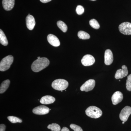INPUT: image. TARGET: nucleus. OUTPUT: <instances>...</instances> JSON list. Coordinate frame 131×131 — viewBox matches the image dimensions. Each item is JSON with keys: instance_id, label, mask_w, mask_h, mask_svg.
<instances>
[{"instance_id": "22", "label": "nucleus", "mask_w": 131, "mask_h": 131, "mask_svg": "<svg viewBox=\"0 0 131 131\" xmlns=\"http://www.w3.org/2000/svg\"><path fill=\"white\" fill-rule=\"evenodd\" d=\"M89 24L91 27L94 29H98L100 28V24L95 19H92L90 20L89 21Z\"/></svg>"}, {"instance_id": "4", "label": "nucleus", "mask_w": 131, "mask_h": 131, "mask_svg": "<svg viewBox=\"0 0 131 131\" xmlns=\"http://www.w3.org/2000/svg\"><path fill=\"white\" fill-rule=\"evenodd\" d=\"M14 61L13 57L12 55H9L4 58L0 63V71H5L10 68Z\"/></svg>"}, {"instance_id": "9", "label": "nucleus", "mask_w": 131, "mask_h": 131, "mask_svg": "<svg viewBox=\"0 0 131 131\" xmlns=\"http://www.w3.org/2000/svg\"><path fill=\"white\" fill-rule=\"evenodd\" d=\"M95 62V59L93 56L89 54L85 55L81 60L82 64L85 66L93 65Z\"/></svg>"}, {"instance_id": "19", "label": "nucleus", "mask_w": 131, "mask_h": 131, "mask_svg": "<svg viewBox=\"0 0 131 131\" xmlns=\"http://www.w3.org/2000/svg\"><path fill=\"white\" fill-rule=\"evenodd\" d=\"M79 38L82 39H88L90 38V35L88 33L83 31H80L78 33Z\"/></svg>"}, {"instance_id": "17", "label": "nucleus", "mask_w": 131, "mask_h": 131, "mask_svg": "<svg viewBox=\"0 0 131 131\" xmlns=\"http://www.w3.org/2000/svg\"><path fill=\"white\" fill-rule=\"evenodd\" d=\"M10 83V81L8 80H5L2 82L0 87V93L3 94L5 93L9 87Z\"/></svg>"}, {"instance_id": "26", "label": "nucleus", "mask_w": 131, "mask_h": 131, "mask_svg": "<svg viewBox=\"0 0 131 131\" xmlns=\"http://www.w3.org/2000/svg\"><path fill=\"white\" fill-rule=\"evenodd\" d=\"M70 127L74 131H83L81 127L79 126L74 124H71Z\"/></svg>"}, {"instance_id": "23", "label": "nucleus", "mask_w": 131, "mask_h": 131, "mask_svg": "<svg viewBox=\"0 0 131 131\" xmlns=\"http://www.w3.org/2000/svg\"><path fill=\"white\" fill-rule=\"evenodd\" d=\"M7 119L10 122L13 124L16 123H21L22 122V120L14 116H8L7 117Z\"/></svg>"}, {"instance_id": "20", "label": "nucleus", "mask_w": 131, "mask_h": 131, "mask_svg": "<svg viewBox=\"0 0 131 131\" xmlns=\"http://www.w3.org/2000/svg\"><path fill=\"white\" fill-rule=\"evenodd\" d=\"M57 25L59 28L63 32H66L68 30V26L64 22L61 20H59L57 22Z\"/></svg>"}, {"instance_id": "32", "label": "nucleus", "mask_w": 131, "mask_h": 131, "mask_svg": "<svg viewBox=\"0 0 131 131\" xmlns=\"http://www.w3.org/2000/svg\"><path fill=\"white\" fill-rule=\"evenodd\" d=\"M90 1H96V0H90Z\"/></svg>"}, {"instance_id": "12", "label": "nucleus", "mask_w": 131, "mask_h": 131, "mask_svg": "<svg viewBox=\"0 0 131 131\" xmlns=\"http://www.w3.org/2000/svg\"><path fill=\"white\" fill-rule=\"evenodd\" d=\"M105 63L106 65H110L113 61V56L112 51L110 49H107L105 53Z\"/></svg>"}, {"instance_id": "27", "label": "nucleus", "mask_w": 131, "mask_h": 131, "mask_svg": "<svg viewBox=\"0 0 131 131\" xmlns=\"http://www.w3.org/2000/svg\"><path fill=\"white\" fill-rule=\"evenodd\" d=\"M6 126L4 124H1L0 125V131H5Z\"/></svg>"}, {"instance_id": "5", "label": "nucleus", "mask_w": 131, "mask_h": 131, "mask_svg": "<svg viewBox=\"0 0 131 131\" xmlns=\"http://www.w3.org/2000/svg\"><path fill=\"white\" fill-rule=\"evenodd\" d=\"M119 30L122 34L125 35H131V23L123 22L119 26Z\"/></svg>"}, {"instance_id": "30", "label": "nucleus", "mask_w": 131, "mask_h": 131, "mask_svg": "<svg viewBox=\"0 0 131 131\" xmlns=\"http://www.w3.org/2000/svg\"><path fill=\"white\" fill-rule=\"evenodd\" d=\"M40 58H41V57H38V59H40Z\"/></svg>"}, {"instance_id": "2", "label": "nucleus", "mask_w": 131, "mask_h": 131, "mask_svg": "<svg viewBox=\"0 0 131 131\" xmlns=\"http://www.w3.org/2000/svg\"><path fill=\"white\" fill-rule=\"evenodd\" d=\"M87 116L93 118H98L102 115V111L95 106H90L85 111Z\"/></svg>"}, {"instance_id": "13", "label": "nucleus", "mask_w": 131, "mask_h": 131, "mask_svg": "<svg viewBox=\"0 0 131 131\" xmlns=\"http://www.w3.org/2000/svg\"><path fill=\"white\" fill-rule=\"evenodd\" d=\"M47 40L50 44L54 47H58L60 45V42L58 38L52 34H49L47 37Z\"/></svg>"}, {"instance_id": "11", "label": "nucleus", "mask_w": 131, "mask_h": 131, "mask_svg": "<svg viewBox=\"0 0 131 131\" xmlns=\"http://www.w3.org/2000/svg\"><path fill=\"white\" fill-rule=\"evenodd\" d=\"M123 99V94L119 91H117L114 93L112 97V102L114 105H117L120 103Z\"/></svg>"}, {"instance_id": "29", "label": "nucleus", "mask_w": 131, "mask_h": 131, "mask_svg": "<svg viewBox=\"0 0 131 131\" xmlns=\"http://www.w3.org/2000/svg\"><path fill=\"white\" fill-rule=\"evenodd\" d=\"M61 131H70L68 128L66 127H63Z\"/></svg>"}, {"instance_id": "1", "label": "nucleus", "mask_w": 131, "mask_h": 131, "mask_svg": "<svg viewBox=\"0 0 131 131\" xmlns=\"http://www.w3.org/2000/svg\"><path fill=\"white\" fill-rule=\"evenodd\" d=\"M50 61L46 58L42 57L37 59L32 63L31 66L32 70L34 72H38L47 68Z\"/></svg>"}, {"instance_id": "31", "label": "nucleus", "mask_w": 131, "mask_h": 131, "mask_svg": "<svg viewBox=\"0 0 131 131\" xmlns=\"http://www.w3.org/2000/svg\"><path fill=\"white\" fill-rule=\"evenodd\" d=\"M124 123H125V122H122V124H124Z\"/></svg>"}, {"instance_id": "33", "label": "nucleus", "mask_w": 131, "mask_h": 131, "mask_svg": "<svg viewBox=\"0 0 131 131\" xmlns=\"http://www.w3.org/2000/svg\"><path fill=\"white\" fill-rule=\"evenodd\" d=\"M61 92H62L63 91V90H61Z\"/></svg>"}, {"instance_id": "28", "label": "nucleus", "mask_w": 131, "mask_h": 131, "mask_svg": "<svg viewBox=\"0 0 131 131\" xmlns=\"http://www.w3.org/2000/svg\"><path fill=\"white\" fill-rule=\"evenodd\" d=\"M40 1L43 3H47L50 2L52 0H40Z\"/></svg>"}, {"instance_id": "15", "label": "nucleus", "mask_w": 131, "mask_h": 131, "mask_svg": "<svg viewBox=\"0 0 131 131\" xmlns=\"http://www.w3.org/2000/svg\"><path fill=\"white\" fill-rule=\"evenodd\" d=\"M2 5L5 10L10 11L14 7L15 0H3Z\"/></svg>"}, {"instance_id": "7", "label": "nucleus", "mask_w": 131, "mask_h": 131, "mask_svg": "<svg viewBox=\"0 0 131 131\" xmlns=\"http://www.w3.org/2000/svg\"><path fill=\"white\" fill-rule=\"evenodd\" d=\"M131 114V107L126 106L124 107L121 112L119 118L123 122H126Z\"/></svg>"}, {"instance_id": "18", "label": "nucleus", "mask_w": 131, "mask_h": 131, "mask_svg": "<svg viewBox=\"0 0 131 131\" xmlns=\"http://www.w3.org/2000/svg\"><path fill=\"white\" fill-rule=\"evenodd\" d=\"M0 43L3 45L6 46L8 44V42L6 37L3 31L0 30Z\"/></svg>"}, {"instance_id": "6", "label": "nucleus", "mask_w": 131, "mask_h": 131, "mask_svg": "<svg viewBox=\"0 0 131 131\" xmlns=\"http://www.w3.org/2000/svg\"><path fill=\"white\" fill-rule=\"evenodd\" d=\"M95 85V81L93 79H90L86 81L82 85L80 88V90L81 91L88 92L93 89Z\"/></svg>"}, {"instance_id": "3", "label": "nucleus", "mask_w": 131, "mask_h": 131, "mask_svg": "<svg viewBox=\"0 0 131 131\" xmlns=\"http://www.w3.org/2000/svg\"><path fill=\"white\" fill-rule=\"evenodd\" d=\"M69 86V83L66 80L59 79L55 80L52 83L51 86L54 89L58 91L65 90Z\"/></svg>"}, {"instance_id": "8", "label": "nucleus", "mask_w": 131, "mask_h": 131, "mask_svg": "<svg viewBox=\"0 0 131 131\" xmlns=\"http://www.w3.org/2000/svg\"><path fill=\"white\" fill-rule=\"evenodd\" d=\"M50 109L46 106L41 105L34 108L32 110V112L34 114L39 115H43L49 113Z\"/></svg>"}, {"instance_id": "24", "label": "nucleus", "mask_w": 131, "mask_h": 131, "mask_svg": "<svg viewBox=\"0 0 131 131\" xmlns=\"http://www.w3.org/2000/svg\"><path fill=\"white\" fill-rule=\"evenodd\" d=\"M126 88L128 91H131V74L127 76L126 82Z\"/></svg>"}, {"instance_id": "16", "label": "nucleus", "mask_w": 131, "mask_h": 131, "mask_svg": "<svg viewBox=\"0 0 131 131\" xmlns=\"http://www.w3.org/2000/svg\"><path fill=\"white\" fill-rule=\"evenodd\" d=\"M56 99L50 95H46L43 96L40 100V103L44 105H48L54 103Z\"/></svg>"}, {"instance_id": "14", "label": "nucleus", "mask_w": 131, "mask_h": 131, "mask_svg": "<svg viewBox=\"0 0 131 131\" xmlns=\"http://www.w3.org/2000/svg\"><path fill=\"white\" fill-rule=\"evenodd\" d=\"M35 19L31 15H28L26 18V25L29 30H32L34 28L35 25Z\"/></svg>"}, {"instance_id": "10", "label": "nucleus", "mask_w": 131, "mask_h": 131, "mask_svg": "<svg viewBox=\"0 0 131 131\" xmlns=\"http://www.w3.org/2000/svg\"><path fill=\"white\" fill-rule=\"evenodd\" d=\"M128 73V70L126 66H122V69H119L116 71L115 75V78L117 80L122 79L127 76Z\"/></svg>"}, {"instance_id": "21", "label": "nucleus", "mask_w": 131, "mask_h": 131, "mask_svg": "<svg viewBox=\"0 0 131 131\" xmlns=\"http://www.w3.org/2000/svg\"><path fill=\"white\" fill-rule=\"evenodd\" d=\"M47 128L51 130L52 131H60L61 127L58 124L53 123L47 126Z\"/></svg>"}, {"instance_id": "25", "label": "nucleus", "mask_w": 131, "mask_h": 131, "mask_svg": "<svg viewBox=\"0 0 131 131\" xmlns=\"http://www.w3.org/2000/svg\"><path fill=\"white\" fill-rule=\"evenodd\" d=\"M77 13L79 15L82 14L84 12V8L81 5H78L76 9Z\"/></svg>"}]
</instances>
